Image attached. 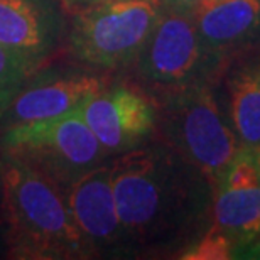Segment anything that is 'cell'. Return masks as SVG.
Here are the masks:
<instances>
[{
    "label": "cell",
    "instance_id": "cell-8",
    "mask_svg": "<svg viewBox=\"0 0 260 260\" xmlns=\"http://www.w3.org/2000/svg\"><path fill=\"white\" fill-rule=\"evenodd\" d=\"M211 223L235 238L237 252L260 235V144L233 155L213 191Z\"/></svg>",
    "mask_w": 260,
    "mask_h": 260
},
{
    "label": "cell",
    "instance_id": "cell-3",
    "mask_svg": "<svg viewBox=\"0 0 260 260\" xmlns=\"http://www.w3.org/2000/svg\"><path fill=\"white\" fill-rule=\"evenodd\" d=\"M160 139L196 166L215 191L240 147L216 80L155 96Z\"/></svg>",
    "mask_w": 260,
    "mask_h": 260
},
{
    "label": "cell",
    "instance_id": "cell-6",
    "mask_svg": "<svg viewBox=\"0 0 260 260\" xmlns=\"http://www.w3.org/2000/svg\"><path fill=\"white\" fill-rule=\"evenodd\" d=\"M2 145L7 155L32 166L63 189L110 155L78 108L48 120L10 125Z\"/></svg>",
    "mask_w": 260,
    "mask_h": 260
},
{
    "label": "cell",
    "instance_id": "cell-12",
    "mask_svg": "<svg viewBox=\"0 0 260 260\" xmlns=\"http://www.w3.org/2000/svg\"><path fill=\"white\" fill-rule=\"evenodd\" d=\"M216 83L240 145L260 144V43L228 56Z\"/></svg>",
    "mask_w": 260,
    "mask_h": 260
},
{
    "label": "cell",
    "instance_id": "cell-18",
    "mask_svg": "<svg viewBox=\"0 0 260 260\" xmlns=\"http://www.w3.org/2000/svg\"><path fill=\"white\" fill-rule=\"evenodd\" d=\"M66 5H70V7H85V5H90V4H96V2H102V0H63Z\"/></svg>",
    "mask_w": 260,
    "mask_h": 260
},
{
    "label": "cell",
    "instance_id": "cell-4",
    "mask_svg": "<svg viewBox=\"0 0 260 260\" xmlns=\"http://www.w3.org/2000/svg\"><path fill=\"white\" fill-rule=\"evenodd\" d=\"M162 10V0H102L78 7L68 34L70 53L96 70L134 66Z\"/></svg>",
    "mask_w": 260,
    "mask_h": 260
},
{
    "label": "cell",
    "instance_id": "cell-17",
    "mask_svg": "<svg viewBox=\"0 0 260 260\" xmlns=\"http://www.w3.org/2000/svg\"><path fill=\"white\" fill-rule=\"evenodd\" d=\"M162 2L166 5H173V7H179V9H186V10H194L201 0H162Z\"/></svg>",
    "mask_w": 260,
    "mask_h": 260
},
{
    "label": "cell",
    "instance_id": "cell-10",
    "mask_svg": "<svg viewBox=\"0 0 260 260\" xmlns=\"http://www.w3.org/2000/svg\"><path fill=\"white\" fill-rule=\"evenodd\" d=\"M58 0H0V44L38 70L59 46Z\"/></svg>",
    "mask_w": 260,
    "mask_h": 260
},
{
    "label": "cell",
    "instance_id": "cell-13",
    "mask_svg": "<svg viewBox=\"0 0 260 260\" xmlns=\"http://www.w3.org/2000/svg\"><path fill=\"white\" fill-rule=\"evenodd\" d=\"M194 20L205 48L221 63L260 43V0H201Z\"/></svg>",
    "mask_w": 260,
    "mask_h": 260
},
{
    "label": "cell",
    "instance_id": "cell-15",
    "mask_svg": "<svg viewBox=\"0 0 260 260\" xmlns=\"http://www.w3.org/2000/svg\"><path fill=\"white\" fill-rule=\"evenodd\" d=\"M34 71L27 61L0 44V118H4L10 103Z\"/></svg>",
    "mask_w": 260,
    "mask_h": 260
},
{
    "label": "cell",
    "instance_id": "cell-7",
    "mask_svg": "<svg viewBox=\"0 0 260 260\" xmlns=\"http://www.w3.org/2000/svg\"><path fill=\"white\" fill-rule=\"evenodd\" d=\"M108 154H123L155 132L157 107L144 86L115 83L88 96L78 108Z\"/></svg>",
    "mask_w": 260,
    "mask_h": 260
},
{
    "label": "cell",
    "instance_id": "cell-14",
    "mask_svg": "<svg viewBox=\"0 0 260 260\" xmlns=\"http://www.w3.org/2000/svg\"><path fill=\"white\" fill-rule=\"evenodd\" d=\"M238 243L230 233L211 223L194 242L179 252L181 260H230L235 258Z\"/></svg>",
    "mask_w": 260,
    "mask_h": 260
},
{
    "label": "cell",
    "instance_id": "cell-1",
    "mask_svg": "<svg viewBox=\"0 0 260 260\" xmlns=\"http://www.w3.org/2000/svg\"><path fill=\"white\" fill-rule=\"evenodd\" d=\"M110 164L128 252L179 253L211 225L210 181L162 139L142 142Z\"/></svg>",
    "mask_w": 260,
    "mask_h": 260
},
{
    "label": "cell",
    "instance_id": "cell-2",
    "mask_svg": "<svg viewBox=\"0 0 260 260\" xmlns=\"http://www.w3.org/2000/svg\"><path fill=\"white\" fill-rule=\"evenodd\" d=\"M10 252L19 258H90L95 252L68 210L64 189L12 155L2 166Z\"/></svg>",
    "mask_w": 260,
    "mask_h": 260
},
{
    "label": "cell",
    "instance_id": "cell-16",
    "mask_svg": "<svg viewBox=\"0 0 260 260\" xmlns=\"http://www.w3.org/2000/svg\"><path fill=\"white\" fill-rule=\"evenodd\" d=\"M237 257H248V258H260V235L253 238L252 242H248L247 245L238 248ZM235 257V258H237Z\"/></svg>",
    "mask_w": 260,
    "mask_h": 260
},
{
    "label": "cell",
    "instance_id": "cell-5",
    "mask_svg": "<svg viewBox=\"0 0 260 260\" xmlns=\"http://www.w3.org/2000/svg\"><path fill=\"white\" fill-rule=\"evenodd\" d=\"M223 63L205 48L194 10L166 5L144 49L135 73L152 98L194 83L218 80Z\"/></svg>",
    "mask_w": 260,
    "mask_h": 260
},
{
    "label": "cell",
    "instance_id": "cell-9",
    "mask_svg": "<svg viewBox=\"0 0 260 260\" xmlns=\"http://www.w3.org/2000/svg\"><path fill=\"white\" fill-rule=\"evenodd\" d=\"M78 230L96 253H128L112 188V164L86 171L64 189Z\"/></svg>",
    "mask_w": 260,
    "mask_h": 260
},
{
    "label": "cell",
    "instance_id": "cell-11",
    "mask_svg": "<svg viewBox=\"0 0 260 260\" xmlns=\"http://www.w3.org/2000/svg\"><path fill=\"white\" fill-rule=\"evenodd\" d=\"M107 85L108 81L100 75L81 71L41 78L32 85L20 88L4 117H7L10 127L64 115L80 108L88 96L95 95Z\"/></svg>",
    "mask_w": 260,
    "mask_h": 260
}]
</instances>
